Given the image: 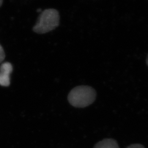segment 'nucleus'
Instances as JSON below:
<instances>
[{
    "label": "nucleus",
    "mask_w": 148,
    "mask_h": 148,
    "mask_svg": "<svg viewBox=\"0 0 148 148\" xmlns=\"http://www.w3.org/2000/svg\"><path fill=\"white\" fill-rule=\"evenodd\" d=\"M37 11L38 12H41V9H38Z\"/></svg>",
    "instance_id": "obj_8"
},
{
    "label": "nucleus",
    "mask_w": 148,
    "mask_h": 148,
    "mask_svg": "<svg viewBox=\"0 0 148 148\" xmlns=\"http://www.w3.org/2000/svg\"><path fill=\"white\" fill-rule=\"evenodd\" d=\"M126 148H145L142 145V144H134L130 145V146L127 147Z\"/></svg>",
    "instance_id": "obj_6"
},
{
    "label": "nucleus",
    "mask_w": 148,
    "mask_h": 148,
    "mask_svg": "<svg viewBox=\"0 0 148 148\" xmlns=\"http://www.w3.org/2000/svg\"><path fill=\"white\" fill-rule=\"evenodd\" d=\"M5 58V53L3 48L0 44V63H2Z\"/></svg>",
    "instance_id": "obj_5"
},
{
    "label": "nucleus",
    "mask_w": 148,
    "mask_h": 148,
    "mask_svg": "<svg viewBox=\"0 0 148 148\" xmlns=\"http://www.w3.org/2000/svg\"><path fill=\"white\" fill-rule=\"evenodd\" d=\"M94 88L88 86H79L71 90L68 99L71 106L76 108H85L92 104L96 98Z\"/></svg>",
    "instance_id": "obj_1"
},
{
    "label": "nucleus",
    "mask_w": 148,
    "mask_h": 148,
    "mask_svg": "<svg viewBox=\"0 0 148 148\" xmlns=\"http://www.w3.org/2000/svg\"><path fill=\"white\" fill-rule=\"evenodd\" d=\"M3 3V0H0V7L2 5Z\"/></svg>",
    "instance_id": "obj_7"
},
{
    "label": "nucleus",
    "mask_w": 148,
    "mask_h": 148,
    "mask_svg": "<svg viewBox=\"0 0 148 148\" xmlns=\"http://www.w3.org/2000/svg\"><path fill=\"white\" fill-rule=\"evenodd\" d=\"M13 71V66L9 62L2 64L0 66V85L7 87L10 85V75Z\"/></svg>",
    "instance_id": "obj_3"
},
{
    "label": "nucleus",
    "mask_w": 148,
    "mask_h": 148,
    "mask_svg": "<svg viewBox=\"0 0 148 148\" xmlns=\"http://www.w3.org/2000/svg\"><path fill=\"white\" fill-rule=\"evenodd\" d=\"M93 148H119V146L115 140L109 138L97 143Z\"/></svg>",
    "instance_id": "obj_4"
},
{
    "label": "nucleus",
    "mask_w": 148,
    "mask_h": 148,
    "mask_svg": "<svg viewBox=\"0 0 148 148\" xmlns=\"http://www.w3.org/2000/svg\"><path fill=\"white\" fill-rule=\"evenodd\" d=\"M147 64L148 66V56H147Z\"/></svg>",
    "instance_id": "obj_9"
},
{
    "label": "nucleus",
    "mask_w": 148,
    "mask_h": 148,
    "mask_svg": "<svg viewBox=\"0 0 148 148\" xmlns=\"http://www.w3.org/2000/svg\"><path fill=\"white\" fill-rule=\"evenodd\" d=\"M59 12L55 9L50 8L43 11L33 27V31L40 34H45L54 30L59 25Z\"/></svg>",
    "instance_id": "obj_2"
}]
</instances>
